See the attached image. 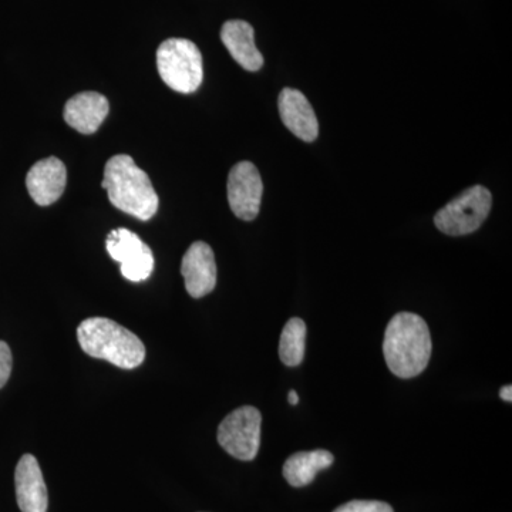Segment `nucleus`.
I'll return each mask as SVG.
<instances>
[{
  "label": "nucleus",
  "mask_w": 512,
  "mask_h": 512,
  "mask_svg": "<svg viewBox=\"0 0 512 512\" xmlns=\"http://www.w3.org/2000/svg\"><path fill=\"white\" fill-rule=\"evenodd\" d=\"M279 114L286 128L296 137L312 143L318 138L319 123L305 94L295 89H284L278 99Z\"/></svg>",
  "instance_id": "obj_11"
},
{
  "label": "nucleus",
  "mask_w": 512,
  "mask_h": 512,
  "mask_svg": "<svg viewBox=\"0 0 512 512\" xmlns=\"http://www.w3.org/2000/svg\"><path fill=\"white\" fill-rule=\"evenodd\" d=\"M66 165L59 158L49 157L37 161L26 177L30 197L40 207L55 204L66 188Z\"/></svg>",
  "instance_id": "obj_10"
},
{
  "label": "nucleus",
  "mask_w": 512,
  "mask_h": 512,
  "mask_svg": "<svg viewBox=\"0 0 512 512\" xmlns=\"http://www.w3.org/2000/svg\"><path fill=\"white\" fill-rule=\"evenodd\" d=\"M491 205V192L483 185H474L441 208L434 217V224L450 237L468 235L484 224L490 214Z\"/></svg>",
  "instance_id": "obj_5"
},
{
  "label": "nucleus",
  "mask_w": 512,
  "mask_h": 512,
  "mask_svg": "<svg viewBox=\"0 0 512 512\" xmlns=\"http://www.w3.org/2000/svg\"><path fill=\"white\" fill-rule=\"evenodd\" d=\"M107 252L121 265V274L131 282L146 281L154 269L151 248L126 228L113 229L106 239Z\"/></svg>",
  "instance_id": "obj_7"
},
{
  "label": "nucleus",
  "mask_w": 512,
  "mask_h": 512,
  "mask_svg": "<svg viewBox=\"0 0 512 512\" xmlns=\"http://www.w3.org/2000/svg\"><path fill=\"white\" fill-rule=\"evenodd\" d=\"M500 397L504 402H512V386H510V384H508V386H504L503 389L500 390Z\"/></svg>",
  "instance_id": "obj_19"
},
{
  "label": "nucleus",
  "mask_w": 512,
  "mask_h": 512,
  "mask_svg": "<svg viewBox=\"0 0 512 512\" xmlns=\"http://www.w3.org/2000/svg\"><path fill=\"white\" fill-rule=\"evenodd\" d=\"M16 498L22 512H47V488L39 463L32 454L20 458L15 473Z\"/></svg>",
  "instance_id": "obj_12"
},
{
  "label": "nucleus",
  "mask_w": 512,
  "mask_h": 512,
  "mask_svg": "<svg viewBox=\"0 0 512 512\" xmlns=\"http://www.w3.org/2000/svg\"><path fill=\"white\" fill-rule=\"evenodd\" d=\"M12 352L5 342L0 340V389L8 383L10 373H12Z\"/></svg>",
  "instance_id": "obj_18"
},
{
  "label": "nucleus",
  "mask_w": 512,
  "mask_h": 512,
  "mask_svg": "<svg viewBox=\"0 0 512 512\" xmlns=\"http://www.w3.org/2000/svg\"><path fill=\"white\" fill-rule=\"evenodd\" d=\"M261 412L244 406L228 414L218 427V443L234 458L254 460L261 444Z\"/></svg>",
  "instance_id": "obj_6"
},
{
  "label": "nucleus",
  "mask_w": 512,
  "mask_h": 512,
  "mask_svg": "<svg viewBox=\"0 0 512 512\" xmlns=\"http://www.w3.org/2000/svg\"><path fill=\"white\" fill-rule=\"evenodd\" d=\"M306 325L302 319L292 318L286 323L279 340V357L284 365L296 367L305 357Z\"/></svg>",
  "instance_id": "obj_16"
},
{
  "label": "nucleus",
  "mask_w": 512,
  "mask_h": 512,
  "mask_svg": "<svg viewBox=\"0 0 512 512\" xmlns=\"http://www.w3.org/2000/svg\"><path fill=\"white\" fill-rule=\"evenodd\" d=\"M333 512H394L393 508L389 504L383 503V501H365L355 500L340 505Z\"/></svg>",
  "instance_id": "obj_17"
},
{
  "label": "nucleus",
  "mask_w": 512,
  "mask_h": 512,
  "mask_svg": "<svg viewBox=\"0 0 512 512\" xmlns=\"http://www.w3.org/2000/svg\"><path fill=\"white\" fill-rule=\"evenodd\" d=\"M221 40L232 59L248 72L264 66V56L255 45L254 28L245 20H228L221 29Z\"/></svg>",
  "instance_id": "obj_13"
},
{
  "label": "nucleus",
  "mask_w": 512,
  "mask_h": 512,
  "mask_svg": "<svg viewBox=\"0 0 512 512\" xmlns=\"http://www.w3.org/2000/svg\"><path fill=\"white\" fill-rule=\"evenodd\" d=\"M77 339L84 353L121 369H136L146 359L138 336L107 318H89L80 323Z\"/></svg>",
  "instance_id": "obj_3"
},
{
  "label": "nucleus",
  "mask_w": 512,
  "mask_h": 512,
  "mask_svg": "<svg viewBox=\"0 0 512 512\" xmlns=\"http://www.w3.org/2000/svg\"><path fill=\"white\" fill-rule=\"evenodd\" d=\"M335 457L328 450L301 451L292 454L284 464V477L295 488L306 487L319 471L332 466Z\"/></svg>",
  "instance_id": "obj_15"
},
{
  "label": "nucleus",
  "mask_w": 512,
  "mask_h": 512,
  "mask_svg": "<svg viewBox=\"0 0 512 512\" xmlns=\"http://www.w3.org/2000/svg\"><path fill=\"white\" fill-rule=\"evenodd\" d=\"M161 79L178 93H194L204 79L202 56L197 45L187 39H168L157 50Z\"/></svg>",
  "instance_id": "obj_4"
},
{
  "label": "nucleus",
  "mask_w": 512,
  "mask_h": 512,
  "mask_svg": "<svg viewBox=\"0 0 512 512\" xmlns=\"http://www.w3.org/2000/svg\"><path fill=\"white\" fill-rule=\"evenodd\" d=\"M429 326L416 313H397L384 333L383 353L394 376L412 379L426 370L431 357Z\"/></svg>",
  "instance_id": "obj_1"
},
{
  "label": "nucleus",
  "mask_w": 512,
  "mask_h": 512,
  "mask_svg": "<svg viewBox=\"0 0 512 512\" xmlns=\"http://www.w3.org/2000/svg\"><path fill=\"white\" fill-rule=\"evenodd\" d=\"M289 403L292 404V406H296V404L299 403V396H298V393H296V390H291V392H289Z\"/></svg>",
  "instance_id": "obj_20"
},
{
  "label": "nucleus",
  "mask_w": 512,
  "mask_h": 512,
  "mask_svg": "<svg viewBox=\"0 0 512 512\" xmlns=\"http://www.w3.org/2000/svg\"><path fill=\"white\" fill-rule=\"evenodd\" d=\"M264 184L258 168L249 161L232 167L228 175V202L239 220L252 221L261 208Z\"/></svg>",
  "instance_id": "obj_8"
},
{
  "label": "nucleus",
  "mask_w": 512,
  "mask_h": 512,
  "mask_svg": "<svg viewBox=\"0 0 512 512\" xmlns=\"http://www.w3.org/2000/svg\"><path fill=\"white\" fill-rule=\"evenodd\" d=\"M109 114V101L103 94L84 92L76 94L64 107V120L82 134H93L99 130Z\"/></svg>",
  "instance_id": "obj_14"
},
{
  "label": "nucleus",
  "mask_w": 512,
  "mask_h": 512,
  "mask_svg": "<svg viewBox=\"0 0 512 512\" xmlns=\"http://www.w3.org/2000/svg\"><path fill=\"white\" fill-rule=\"evenodd\" d=\"M101 187L109 194V200L117 210L141 221H148L158 211V195L146 171L126 154L111 157L104 167Z\"/></svg>",
  "instance_id": "obj_2"
},
{
  "label": "nucleus",
  "mask_w": 512,
  "mask_h": 512,
  "mask_svg": "<svg viewBox=\"0 0 512 512\" xmlns=\"http://www.w3.org/2000/svg\"><path fill=\"white\" fill-rule=\"evenodd\" d=\"M181 274L184 276L185 289L192 298L200 299L214 291L217 285V264L210 245L194 242L185 252Z\"/></svg>",
  "instance_id": "obj_9"
}]
</instances>
